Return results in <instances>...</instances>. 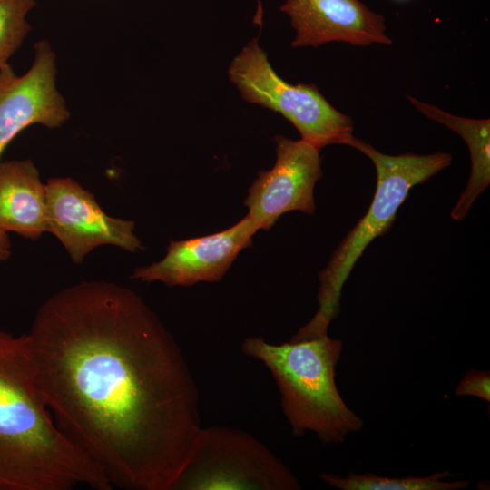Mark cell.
<instances>
[{"instance_id":"6da1fadb","label":"cell","mask_w":490,"mask_h":490,"mask_svg":"<svg viewBox=\"0 0 490 490\" xmlns=\"http://www.w3.org/2000/svg\"><path fill=\"white\" fill-rule=\"evenodd\" d=\"M60 430L126 490H173L201 428L181 348L133 290L82 281L49 297L26 333Z\"/></svg>"},{"instance_id":"7a4b0ae2","label":"cell","mask_w":490,"mask_h":490,"mask_svg":"<svg viewBox=\"0 0 490 490\" xmlns=\"http://www.w3.org/2000/svg\"><path fill=\"white\" fill-rule=\"evenodd\" d=\"M113 487L60 430L35 382L26 334L0 330V490Z\"/></svg>"},{"instance_id":"3957f363","label":"cell","mask_w":490,"mask_h":490,"mask_svg":"<svg viewBox=\"0 0 490 490\" xmlns=\"http://www.w3.org/2000/svg\"><path fill=\"white\" fill-rule=\"evenodd\" d=\"M342 349V341L328 335L280 345L253 337L241 344L245 356L261 361L271 373L293 435L312 431L323 444L343 443L364 426L337 388L336 366Z\"/></svg>"},{"instance_id":"277c9868","label":"cell","mask_w":490,"mask_h":490,"mask_svg":"<svg viewBox=\"0 0 490 490\" xmlns=\"http://www.w3.org/2000/svg\"><path fill=\"white\" fill-rule=\"evenodd\" d=\"M347 145L357 149L373 162L377 172L375 193L366 214L348 232L333 251L327 266L319 272L318 310L291 338L294 341L328 335L330 323L340 311L343 286L366 248L373 240L389 230L397 211L408 196L409 191L448 167L452 162V155L443 152L431 154H384L354 136Z\"/></svg>"},{"instance_id":"5b68a950","label":"cell","mask_w":490,"mask_h":490,"mask_svg":"<svg viewBox=\"0 0 490 490\" xmlns=\"http://www.w3.org/2000/svg\"><path fill=\"white\" fill-rule=\"evenodd\" d=\"M289 468L267 446L240 429L201 427L173 490H297Z\"/></svg>"},{"instance_id":"8992f818","label":"cell","mask_w":490,"mask_h":490,"mask_svg":"<svg viewBox=\"0 0 490 490\" xmlns=\"http://www.w3.org/2000/svg\"><path fill=\"white\" fill-rule=\"evenodd\" d=\"M229 76L244 100L282 114L299 131L300 140L319 151L329 144L347 145L353 136L352 119L332 106L315 84H291L281 79L257 39L232 60Z\"/></svg>"},{"instance_id":"52a82bcc","label":"cell","mask_w":490,"mask_h":490,"mask_svg":"<svg viewBox=\"0 0 490 490\" xmlns=\"http://www.w3.org/2000/svg\"><path fill=\"white\" fill-rule=\"evenodd\" d=\"M48 232L81 263L95 248L116 246L130 252L144 249L134 221L107 215L94 195L72 178H51L45 184Z\"/></svg>"},{"instance_id":"ba28073f","label":"cell","mask_w":490,"mask_h":490,"mask_svg":"<svg viewBox=\"0 0 490 490\" xmlns=\"http://www.w3.org/2000/svg\"><path fill=\"white\" fill-rule=\"evenodd\" d=\"M276 162L258 173L244 201L259 230H269L284 213L314 214V187L322 177L319 150L302 141L274 137Z\"/></svg>"},{"instance_id":"9c48e42d","label":"cell","mask_w":490,"mask_h":490,"mask_svg":"<svg viewBox=\"0 0 490 490\" xmlns=\"http://www.w3.org/2000/svg\"><path fill=\"white\" fill-rule=\"evenodd\" d=\"M55 54L47 41L34 45V59L22 76L10 64L0 66V157L8 143L29 125L57 128L70 117L55 83Z\"/></svg>"},{"instance_id":"30bf717a","label":"cell","mask_w":490,"mask_h":490,"mask_svg":"<svg viewBox=\"0 0 490 490\" xmlns=\"http://www.w3.org/2000/svg\"><path fill=\"white\" fill-rule=\"evenodd\" d=\"M259 230L246 215L233 226L201 237L172 240L164 258L134 269L131 279L142 282L159 281L168 287L217 282L230 269L238 254L252 245Z\"/></svg>"},{"instance_id":"8fae6325","label":"cell","mask_w":490,"mask_h":490,"mask_svg":"<svg viewBox=\"0 0 490 490\" xmlns=\"http://www.w3.org/2000/svg\"><path fill=\"white\" fill-rule=\"evenodd\" d=\"M280 10L296 31L293 47H318L329 42L357 46L392 43L385 17L359 0H286Z\"/></svg>"},{"instance_id":"7c38bea8","label":"cell","mask_w":490,"mask_h":490,"mask_svg":"<svg viewBox=\"0 0 490 490\" xmlns=\"http://www.w3.org/2000/svg\"><path fill=\"white\" fill-rule=\"evenodd\" d=\"M0 230L31 240L48 231L45 184L31 160L0 163Z\"/></svg>"},{"instance_id":"4fadbf2b","label":"cell","mask_w":490,"mask_h":490,"mask_svg":"<svg viewBox=\"0 0 490 490\" xmlns=\"http://www.w3.org/2000/svg\"><path fill=\"white\" fill-rule=\"evenodd\" d=\"M407 97L419 113L459 134L468 147L470 176L465 191L450 213L453 220H462L490 183V120L454 115L415 97Z\"/></svg>"},{"instance_id":"5bb4252c","label":"cell","mask_w":490,"mask_h":490,"mask_svg":"<svg viewBox=\"0 0 490 490\" xmlns=\"http://www.w3.org/2000/svg\"><path fill=\"white\" fill-rule=\"evenodd\" d=\"M448 471L436 472L427 476L387 477L372 473H349L346 477L324 473L320 478L341 490H458L467 488L469 480L446 479L456 476Z\"/></svg>"},{"instance_id":"9a60e30c","label":"cell","mask_w":490,"mask_h":490,"mask_svg":"<svg viewBox=\"0 0 490 490\" xmlns=\"http://www.w3.org/2000/svg\"><path fill=\"white\" fill-rule=\"evenodd\" d=\"M34 0H0V66L20 47L31 29L26 20Z\"/></svg>"},{"instance_id":"2e32d148","label":"cell","mask_w":490,"mask_h":490,"mask_svg":"<svg viewBox=\"0 0 490 490\" xmlns=\"http://www.w3.org/2000/svg\"><path fill=\"white\" fill-rule=\"evenodd\" d=\"M455 394L458 397L472 396L490 402V372L470 370L460 380Z\"/></svg>"},{"instance_id":"e0dca14e","label":"cell","mask_w":490,"mask_h":490,"mask_svg":"<svg viewBox=\"0 0 490 490\" xmlns=\"http://www.w3.org/2000/svg\"><path fill=\"white\" fill-rule=\"evenodd\" d=\"M12 254L11 242L8 234L0 230V261L9 260Z\"/></svg>"},{"instance_id":"ac0fdd59","label":"cell","mask_w":490,"mask_h":490,"mask_svg":"<svg viewBox=\"0 0 490 490\" xmlns=\"http://www.w3.org/2000/svg\"><path fill=\"white\" fill-rule=\"evenodd\" d=\"M394 1L403 2V1H407V0H394Z\"/></svg>"}]
</instances>
